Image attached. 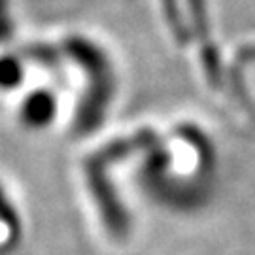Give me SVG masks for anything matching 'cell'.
I'll use <instances>...</instances> for the list:
<instances>
[{
    "label": "cell",
    "instance_id": "6da1fadb",
    "mask_svg": "<svg viewBox=\"0 0 255 255\" xmlns=\"http://www.w3.org/2000/svg\"><path fill=\"white\" fill-rule=\"evenodd\" d=\"M55 114V101L53 95L46 91L32 93L23 106V118L30 125H44L51 121Z\"/></svg>",
    "mask_w": 255,
    "mask_h": 255
},
{
    "label": "cell",
    "instance_id": "277c9868",
    "mask_svg": "<svg viewBox=\"0 0 255 255\" xmlns=\"http://www.w3.org/2000/svg\"><path fill=\"white\" fill-rule=\"evenodd\" d=\"M13 32V23H11V15H9L8 0H0V44L8 42Z\"/></svg>",
    "mask_w": 255,
    "mask_h": 255
},
{
    "label": "cell",
    "instance_id": "3957f363",
    "mask_svg": "<svg viewBox=\"0 0 255 255\" xmlns=\"http://www.w3.org/2000/svg\"><path fill=\"white\" fill-rule=\"evenodd\" d=\"M163 6H164V11H166V17L170 21V25H172V30L176 38L183 42L185 40V28L182 25V17H180V11H178V4H176V0H163Z\"/></svg>",
    "mask_w": 255,
    "mask_h": 255
},
{
    "label": "cell",
    "instance_id": "7a4b0ae2",
    "mask_svg": "<svg viewBox=\"0 0 255 255\" xmlns=\"http://www.w3.org/2000/svg\"><path fill=\"white\" fill-rule=\"evenodd\" d=\"M23 80V66L11 55L0 57V89H13Z\"/></svg>",
    "mask_w": 255,
    "mask_h": 255
},
{
    "label": "cell",
    "instance_id": "5b68a950",
    "mask_svg": "<svg viewBox=\"0 0 255 255\" xmlns=\"http://www.w3.org/2000/svg\"><path fill=\"white\" fill-rule=\"evenodd\" d=\"M27 55L30 59H34L38 63L42 64H55L57 63V53H55V49L47 46H30L27 49Z\"/></svg>",
    "mask_w": 255,
    "mask_h": 255
}]
</instances>
